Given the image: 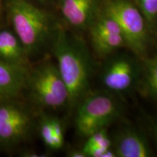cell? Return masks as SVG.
I'll use <instances>...</instances> for the list:
<instances>
[{
  "mask_svg": "<svg viewBox=\"0 0 157 157\" xmlns=\"http://www.w3.org/2000/svg\"><path fill=\"white\" fill-rule=\"evenodd\" d=\"M30 124V117L23 108L12 103L0 104V143L13 144L22 140Z\"/></svg>",
  "mask_w": 157,
  "mask_h": 157,
  "instance_id": "obj_7",
  "label": "cell"
},
{
  "mask_svg": "<svg viewBox=\"0 0 157 157\" xmlns=\"http://www.w3.org/2000/svg\"><path fill=\"white\" fill-rule=\"evenodd\" d=\"M40 134L47 146L52 149H60L62 148L64 141L58 139L54 134L51 126L50 117L44 118L41 122Z\"/></svg>",
  "mask_w": 157,
  "mask_h": 157,
  "instance_id": "obj_13",
  "label": "cell"
},
{
  "mask_svg": "<svg viewBox=\"0 0 157 157\" xmlns=\"http://www.w3.org/2000/svg\"><path fill=\"white\" fill-rule=\"evenodd\" d=\"M145 19L154 22L157 17V0H135Z\"/></svg>",
  "mask_w": 157,
  "mask_h": 157,
  "instance_id": "obj_15",
  "label": "cell"
},
{
  "mask_svg": "<svg viewBox=\"0 0 157 157\" xmlns=\"http://www.w3.org/2000/svg\"><path fill=\"white\" fill-rule=\"evenodd\" d=\"M146 81L149 92L157 98V56L147 60L146 64Z\"/></svg>",
  "mask_w": 157,
  "mask_h": 157,
  "instance_id": "obj_14",
  "label": "cell"
},
{
  "mask_svg": "<svg viewBox=\"0 0 157 157\" xmlns=\"http://www.w3.org/2000/svg\"><path fill=\"white\" fill-rule=\"evenodd\" d=\"M7 7L15 35L28 56L34 53L50 36V17L27 0H8Z\"/></svg>",
  "mask_w": 157,
  "mask_h": 157,
  "instance_id": "obj_2",
  "label": "cell"
},
{
  "mask_svg": "<svg viewBox=\"0 0 157 157\" xmlns=\"http://www.w3.org/2000/svg\"><path fill=\"white\" fill-rule=\"evenodd\" d=\"M27 85L36 103L42 106L56 109L68 103L67 87L53 63L45 62L30 72Z\"/></svg>",
  "mask_w": 157,
  "mask_h": 157,
  "instance_id": "obj_4",
  "label": "cell"
},
{
  "mask_svg": "<svg viewBox=\"0 0 157 157\" xmlns=\"http://www.w3.org/2000/svg\"><path fill=\"white\" fill-rule=\"evenodd\" d=\"M29 69L0 59V97L17 96L27 86Z\"/></svg>",
  "mask_w": 157,
  "mask_h": 157,
  "instance_id": "obj_10",
  "label": "cell"
},
{
  "mask_svg": "<svg viewBox=\"0 0 157 157\" xmlns=\"http://www.w3.org/2000/svg\"><path fill=\"white\" fill-rule=\"evenodd\" d=\"M53 52L60 76L67 87L73 105L87 93L91 75V63L87 49L81 41L58 29L53 42Z\"/></svg>",
  "mask_w": 157,
  "mask_h": 157,
  "instance_id": "obj_1",
  "label": "cell"
},
{
  "mask_svg": "<svg viewBox=\"0 0 157 157\" xmlns=\"http://www.w3.org/2000/svg\"><path fill=\"white\" fill-rule=\"evenodd\" d=\"M39 1H41V2H44V1H47V0H39Z\"/></svg>",
  "mask_w": 157,
  "mask_h": 157,
  "instance_id": "obj_19",
  "label": "cell"
},
{
  "mask_svg": "<svg viewBox=\"0 0 157 157\" xmlns=\"http://www.w3.org/2000/svg\"><path fill=\"white\" fill-rule=\"evenodd\" d=\"M90 28L92 45L96 54L101 58L127 46L119 25L111 17L102 15L94 21Z\"/></svg>",
  "mask_w": 157,
  "mask_h": 157,
  "instance_id": "obj_6",
  "label": "cell"
},
{
  "mask_svg": "<svg viewBox=\"0 0 157 157\" xmlns=\"http://www.w3.org/2000/svg\"><path fill=\"white\" fill-rule=\"evenodd\" d=\"M87 137V140L86 141L84 147L101 145V146L111 148V142L110 140L109 136H108L105 128L96 131V132L93 133L92 135H90Z\"/></svg>",
  "mask_w": 157,
  "mask_h": 157,
  "instance_id": "obj_16",
  "label": "cell"
},
{
  "mask_svg": "<svg viewBox=\"0 0 157 157\" xmlns=\"http://www.w3.org/2000/svg\"><path fill=\"white\" fill-rule=\"evenodd\" d=\"M104 14L118 23L129 50L143 58L147 50L148 33L146 19L138 7L128 0H107Z\"/></svg>",
  "mask_w": 157,
  "mask_h": 157,
  "instance_id": "obj_3",
  "label": "cell"
},
{
  "mask_svg": "<svg viewBox=\"0 0 157 157\" xmlns=\"http://www.w3.org/2000/svg\"><path fill=\"white\" fill-rule=\"evenodd\" d=\"M151 129H152L153 134H154L155 140H156V143L157 145V123L156 122H154V121H152Z\"/></svg>",
  "mask_w": 157,
  "mask_h": 157,
  "instance_id": "obj_18",
  "label": "cell"
},
{
  "mask_svg": "<svg viewBox=\"0 0 157 157\" xmlns=\"http://www.w3.org/2000/svg\"><path fill=\"white\" fill-rule=\"evenodd\" d=\"M118 113L114 100L105 94H94L86 97L79 104L75 119L78 134L88 137L105 128Z\"/></svg>",
  "mask_w": 157,
  "mask_h": 157,
  "instance_id": "obj_5",
  "label": "cell"
},
{
  "mask_svg": "<svg viewBox=\"0 0 157 157\" xmlns=\"http://www.w3.org/2000/svg\"><path fill=\"white\" fill-rule=\"evenodd\" d=\"M99 0H60V9L66 21L76 29L90 26L95 21Z\"/></svg>",
  "mask_w": 157,
  "mask_h": 157,
  "instance_id": "obj_9",
  "label": "cell"
},
{
  "mask_svg": "<svg viewBox=\"0 0 157 157\" xmlns=\"http://www.w3.org/2000/svg\"><path fill=\"white\" fill-rule=\"evenodd\" d=\"M136 66L129 58H118L108 65L103 74L104 85L114 92L126 91L136 77Z\"/></svg>",
  "mask_w": 157,
  "mask_h": 157,
  "instance_id": "obj_8",
  "label": "cell"
},
{
  "mask_svg": "<svg viewBox=\"0 0 157 157\" xmlns=\"http://www.w3.org/2000/svg\"><path fill=\"white\" fill-rule=\"evenodd\" d=\"M28 56V54L15 34L7 30L0 31L1 60L20 67L29 68Z\"/></svg>",
  "mask_w": 157,
  "mask_h": 157,
  "instance_id": "obj_12",
  "label": "cell"
},
{
  "mask_svg": "<svg viewBox=\"0 0 157 157\" xmlns=\"http://www.w3.org/2000/svg\"><path fill=\"white\" fill-rule=\"evenodd\" d=\"M114 152L119 157H148L151 154L146 138L132 129H124L118 135Z\"/></svg>",
  "mask_w": 157,
  "mask_h": 157,
  "instance_id": "obj_11",
  "label": "cell"
},
{
  "mask_svg": "<svg viewBox=\"0 0 157 157\" xmlns=\"http://www.w3.org/2000/svg\"><path fill=\"white\" fill-rule=\"evenodd\" d=\"M68 156L71 157H87L86 154H84L83 151H71L69 153Z\"/></svg>",
  "mask_w": 157,
  "mask_h": 157,
  "instance_id": "obj_17",
  "label": "cell"
}]
</instances>
